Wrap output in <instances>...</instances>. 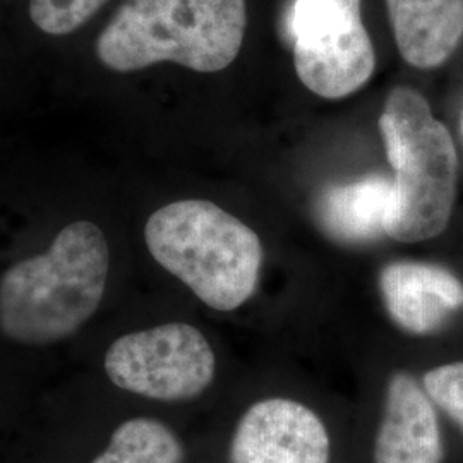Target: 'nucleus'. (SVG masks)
<instances>
[{
    "label": "nucleus",
    "instance_id": "nucleus-1",
    "mask_svg": "<svg viewBox=\"0 0 463 463\" xmlns=\"http://www.w3.org/2000/svg\"><path fill=\"white\" fill-rule=\"evenodd\" d=\"M110 269L99 225L80 220L59 232L47 252L0 277V331L23 345H47L74 335L97 313Z\"/></svg>",
    "mask_w": 463,
    "mask_h": 463
},
{
    "label": "nucleus",
    "instance_id": "nucleus-2",
    "mask_svg": "<svg viewBox=\"0 0 463 463\" xmlns=\"http://www.w3.org/2000/svg\"><path fill=\"white\" fill-rule=\"evenodd\" d=\"M246 30V0H126L99 34L95 53L114 72L160 62L220 72L239 57Z\"/></svg>",
    "mask_w": 463,
    "mask_h": 463
},
{
    "label": "nucleus",
    "instance_id": "nucleus-3",
    "mask_svg": "<svg viewBox=\"0 0 463 463\" xmlns=\"http://www.w3.org/2000/svg\"><path fill=\"white\" fill-rule=\"evenodd\" d=\"M149 254L208 307L229 313L260 280L263 248L256 232L206 199L170 203L145 227Z\"/></svg>",
    "mask_w": 463,
    "mask_h": 463
},
{
    "label": "nucleus",
    "instance_id": "nucleus-4",
    "mask_svg": "<svg viewBox=\"0 0 463 463\" xmlns=\"http://www.w3.org/2000/svg\"><path fill=\"white\" fill-rule=\"evenodd\" d=\"M378 124L395 170L384 233L405 244L430 241L447 229L455 204L458 156L453 137L411 86L390 91Z\"/></svg>",
    "mask_w": 463,
    "mask_h": 463
},
{
    "label": "nucleus",
    "instance_id": "nucleus-5",
    "mask_svg": "<svg viewBox=\"0 0 463 463\" xmlns=\"http://www.w3.org/2000/svg\"><path fill=\"white\" fill-rule=\"evenodd\" d=\"M363 0H292L288 30L298 81L326 99H347L371 81L376 52Z\"/></svg>",
    "mask_w": 463,
    "mask_h": 463
},
{
    "label": "nucleus",
    "instance_id": "nucleus-6",
    "mask_svg": "<svg viewBox=\"0 0 463 463\" xmlns=\"http://www.w3.org/2000/svg\"><path fill=\"white\" fill-rule=\"evenodd\" d=\"M215 367L204 335L184 323L128 333L105 354V371L116 386L160 402L198 397L212 384Z\"/></svg>",
    "mask_w": 463,
    "mask_h": 463
},
{
    "label": "nucleus",
    "instance_id": "nucleus-7",
    "mask_svg": "<svg viewBox=\"0 0 463 463\" xmlns=\"http://www.w3.org/2000/svg\"><path fill=\"white\" fill-rule=\"evenodd\" d=\"M330 436L319 415L288 398L254 403L232 436L231 463H330Z\"/></svg>",
    "mask_w": 463,
    "mask_h": 463
},
{
    "label": "nucleus",
    "instance_id": "nucleus-8",
    "mask_svg": "<svg viewBox=\"0 0 463 463\" xmlns=\"http://www.w3.org/2000/svg\"><path fill=\"white\" fill-rule=\"evenodd\" d=\"M381 298L398 328L412 335L439 330L463 307V283L447 268L397 261L380 273Z\"/></svg>",
    "mask_w": 463,
    "mask_h": 463
},
{
    "label": "nucleus",
    "instance_id": "nucleus-9",
    "mask_svg": "<svg viewBox=\"0 0 463 463\" xmlns=\"http://www.w3.org/2000/svg\"><path fill=\"white\" fill-rule=\"evenodd\" d=\"M443 441L432 402L407 373L388 383L374 463H441Z\"/></svg>",
    "mask_w": 463,
    "mask_h": 463
},
{
    "label": "nucleus",
    "instance_id": "nucleus-10",
    "mask_svg": "<svg viewBox=\"0 0 463 463\" xmlns=\"http://www.w3.org/2000/svg\"><path fill=\"white\" fill-rule=\"evenodd\" d=\"M398 53L409 66L441 67L463 40V0H384Z\"/></svg>",
    "mask_w": 463,
    "mask_h": 463
},
{
    "label": "nucleus",
    "instance_id": "nucleus-11",
    "mask_svg": "<svg viewBox=\"0 0 463 463\" xmlns=\"http://www.w3.org/2000/svg\"><path fill=\"white\" fill-rule=\"evenodd\" d=\"M393 179L365 175L354 183L328 187L316 204L317 223L333 241L365 244L384 233Z\"/></svg>",
    "mask_w": 463,
    "mask_h": 463
},
{
    "label": "nucleus",
    "instance_id": "nucleus-12",
    "mask_svg": "<svg viewBox=\"0 0 463 463\" xmlns=\"http://www.w3.org/2000/svg\"><path fill=\"white\" fill-rule=\"evenodd\" d=\"M183 445L164 422L136 417L120 424L91 463H181Z\"/></svg>",
    "mask_w": 463,
    "mask_h": 463
},
{
    "label": "nucleus",
    "instance_id": "nucleus-13",
    "mask_svg": "<svg viewBox=\"0 0 463 463\" xmlns=\"http://www.w3.org/2000/svg\"><path fill=\"white\" fill-rule=\"evenodd\" d=\"M109 0H30V17L43 33L64 36L84 26Z\"/></svg>",
    "mask_w": 463,
    "mask_h": 463
},
{
    "label": "nucleus",
    "instance_id": "nucleus-14",
    "mask_svg": "<svg viewBox=\"0 0 463 463\" xmlns=\"http://www.w3.org/2000/svg\"><path fill=\"white\" fill-rule=\"evenodd\" d=\"M424 392L463 430V363L439 365L426 373Z\"/></svg>",
    "mask_w": 463,
    "mask_h": 463
},
{
    "label": "nucleus",
    "instance_id": "nucleus-15",
    "mask_svg": "<svg viewBox=\"0 0 463 463\" xmlns=\"http://www.w3.org/2000/svg\"><path fill=\"white\" fill-rule=\"evenodd\" d=\"M462 134H463V122H462Z\"/></svg>",
    "mask_w": 463,
    "mask_h": 463
}]
</instances>
